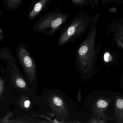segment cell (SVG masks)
Returning <instances> with one entry per match:
<instances>
[{"label":"cell","instance_id":"cell-6","mask_svg":"<svg viewBox=\"0 0 123 123\" xmlns=\"http://www.w3.org/2000/svg\"><path fill=\"white\" fill-rule=\"evenodd\" d=\"M110 102V98L100 97L95 102L92 108L94 117L99 118H102L105 120H114V118L110 117L107 115V110L109 107Z\"/></svg>","mask_w":123,"mask_h":123},{"label":"cell","instance_id":"cell-4","mask_svg":"<svg viewBox=\"0 0 123 123\" xmlns=\"http://www.w3.org/2000/svg\"><path fill=\"white\" fill-rule=\"evenodd\" d=\"M18 58L27 77L31 83L37 80V65L30 53L25 46L21 44L18 48Z\"/></svg>","mask_w":123,"mask_h":123},{"label":"cell","instance_id":"cell-17","mask_svg":"<svg viewBox=\"0 0 123 123\" xmlns=\"http://www.w3.org/2000/svg\"><path fill=\"white\" fill-rule=\"evenodd\" d=\"M30 105V102L29 100H25V101L24 103V107L26 108H28L29 107Z\"/></svg>","mask_w":123,"mask_h":123},{"label":"cell","instance_id":"cell-10","mask_svg":"<svg viewBox=\"0 0 123 123\" xmlns=\"http://www.w3.org/2000/svg\"><path fill=\"white\" fill-rule=\"evenodd\" d=\"M115 40L117 45L123 50V28L120 29L115 36Z\"/></svg>","mask_w":123,"mask_h":123},{"label":"cell","instance_id":"cell-8","mask_svg":"<svg viewBox=\"0 0 123 123\" xmlns=\"http://www.w3.org/2000/svg\"><path fill=\"white\" fill-rule=\"evenodd\" d=\"M114 118L117 123H123V97L116 96L114 104Z\"/></svg>","mask_w":123,"mask_h":123},{"label":"cell","instance_id":"cell-15","mask_svg":"<svg viewBox=\"0 0 123 123\" xmlns=\"http://www.w3.org/2000/svg\"><path fill=\"white\" fill-rule=\"evenodd\" d=\"M4 89V83L3 81L0 77V97L2 95Z\"/></svg>","mask_w":123,"mask_h":123},{"label":"cell","instance_id":"cell-5","mask_svg":"<svg viewBox=\"0 0 123 123\" xmlns=\"http://www.w3.org/2000/svg\"><path fill=\"white\" fill-rule=\"evenodd\" d=\"M52 111L57 117L62 119L69 117V111L67 105L63 97L59 94H52L47 101Z\"/></svg>","mask_w":123,"mask_h":123},{"label":"cell","instance_id":"cell-12","mask_svg":"<svg viewBox=\"0 0 123 123\" xmlns=\"http://www.w3.org/2000/svg\"><path fill=\"white\" fill-rule=\"evenodd\" d=\"M71 2L77 6H86L89 3L92 4V0H71Z\"/></svg>","mask_w":123,"mask_h":123},{"label":"cell","instance_id":"cell-18","mask_svg":"<svg viewBox=\"0 0 123 123\" xmlns=\"http://www.w3.org/2000/svg\"><path fill=\"white\" fill-rule=\"evenodd\" d=\"M4 36L3 31L1 28H0V40L3 39Z\"/></svg>","mask_w":123,"mask_h":123},{"label":"cell","instance_id":"cell-2","mask_svg":"<svg viewBox=\"0 0 123 123\" xmlns=\"http://www.w3.org/2000/svg\"><path fill=\"white\" fill-rule=\"evenodd\" d=\"M92 19L84 12H80L62 31L58 39V45H64L84 35L91 25Z\"/></svg>","mask_w":123,"mask_h":123},{"label":"cell","instance_id":"cell-1","mask_svg":"<svg viewBox=\"0 0 123 123\" xmlns=\"http://www.w3.org/2000/svg\"><path fill=\"white\" fill-rule=\"evenodd\" d=\"M99 17V13L95 14L87 35L77 51V69L81 78L85 80L90 78L95 71V63L100 47L98 45L97 48L95 47L97 25Z\"/></svg>","mask_w":123,"mask_h":123},{"label":"cell","instance_id":"cell-13","mask_svg":"<svg viewBox=\"0 0 123 123\" xmlns=\"http://www.w3.org/2000/svg\"><path fill=\"white\" fill-rule=\"evenodd\" d=\"M88 123H107L105 120H101L100 118L97 117H92L87 122Z\"/></svg>","mask_w":123,"mask_h":123},{"label":"cell","instance_id":"cell-7","mask_svg":"<svg viewBox=\"0 0 123 123\" xmlns=\"http://www.w3.org/2000/svg\"><path fill=\"white\" fill-rule=\"evenodd\" d=\"M51 0H38L32 8L28 15V19L30 21L34 19L42 12L46 6L51 2Z\"/></svg>","mask_w":123,"mask_h":123},{"label":"cell","instance_id":"cell-9","mask_svg":"<svg viewBox=\"0 0 123 123\" xmlns=\"http://www.w3.org/2000/svg\"><path fill=\"white\" fill-rule=\"evenodd\" d=\"M22 0H4L3 4L7 9L16 11L20 6Z\"/></svg>","mask_w":123,"mask_h":123},{"label":"cell","instance_id":"cell-11","mask_svg":"<svg viewBox=\"0 0 123 123\" xmlns=\"http://www.w3.org/2000/svg\"><path fill=\"white\" fill-rule=\"evenodd\" d=\"M16 84L18 88L27 91L29 90L26 82L21 77H18L16 79Z\"/></svg>","mask_w":123,"mask_h":123},{"label":"cell","instance_id":"cell-16","mask_svg":"<svg viewBox=\"0 0 123 123\" xmlns=\"http://www.w3.org/2000/svg\"><path fill=\"white\" fill-rule=\"evenodd\" d=\"M100 0H92V8L97 7L99 6Z\"/></svg>","mask_w":123,"mask_h":123},{"label":"cell","instance_id":"cell-3","mask_svg":"<svg viewBox=\"0 0 123 123\" xmlns=\"http://www.w3.org/2000/svg\"><path fill=\"white\" fill-rule=\"evenodd\" d=\"M69 16L68 12L59 10L53 11L41 17L35 24L33 30L37 33L53 37Z\"/></svg>","mask_w":123,"mask_h":123},{"label":"cell","instance_id":"cell-19","mask_svg":"<svg viewBox=\"0 0 123 123\" xmlns=\"http://www.w3.org/2000/svg\"><path fill=\"white\" fill-rule=\"evenodd\" d=\"M1 14V11L0 10V16Z\"/></svg>","mask_w":123,"mask_h":123},{"label":"cell","instance_id":"cell-14","mask_svg":"<svg viewBox=\"0 0 123 123\" xmlns=\"http://www.w3.org/2000/svg\"><path fill=\"white\" fill-rule=\"evenodd\" d=\"M111 58H112V57L109 53L106 52L105 53L104 55V60L105 62L108 63L110 62L111 61Z\"/></svg>","mask_w":123,"mask_h":123}]
</instances>
